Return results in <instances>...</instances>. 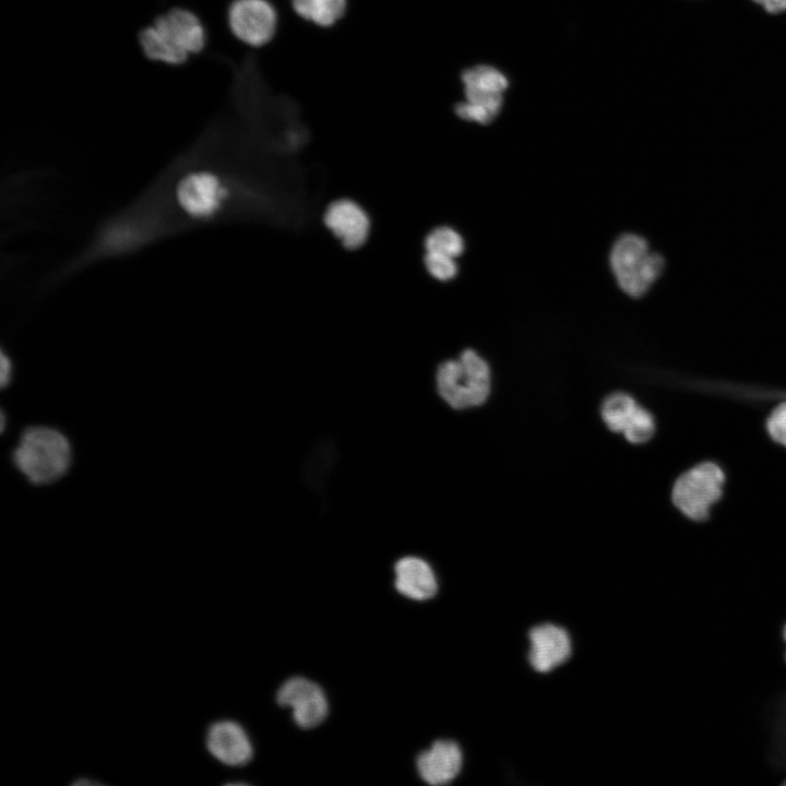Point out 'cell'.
Wrapping results in <instances>:
<instances>
[{"instance_id": "19", "label": "cell", "mask_w": 786, "mask_h": 786, "mask_svg": "<svg viewBox=\"0 0 786 786\" xmlns=\"http://www.w3.org/2000/svg\"><path fill=\"white\" fill-rule=\"evenodd\" d=\"M767 431L777 443L786 446V402L778 405L767 419Z\"/></svg>"}, {"instance_id": "18", "label": "cell", "mask_w": 786, "mask_h": 786, "mask_svg": "<svg viewBox=\"0 0 786 786\" xmlns=\"http://www.w3.org/2000/svg\"><path fill=\"white\" fill-rule=\"evenodd\" d=\"M425 265L428 272L440 281L452 279L457 273L454 258L441 253L426 252Z\"/></svg>"}, {"instance_id": "6", "label": "cell", "mask_w": 786, "mask_h": 786, "mask_svg": "<svg viewBox=\"0 0 786 786\" xmlns=\"http://www.w3.org/2000/svg\"><path fill=\"white\" fill-rule=\"evenodd\" d=\"M724 481L725 476L718 465L711 462L699 464L676 480L674 504L693 521L705 520L722 497Z\"/></svg>"}, {"instance_id": "13", "label": "cell", "mask_w": 786, "mask_h": 786, "mask_svg": "<svg viewBox=\"0 0 786 786\" xmlns=\"http://www.w3.org/2000/svg\"><path fill=\"white\" fill-rule=\"evenodd\" d=\"M324 222L349 249L361 246L369 233V218L366 212L350 200L333 202L325 212Z\"/></svg>"}, {"instance_id": "20", "label": "cell", "mask_w": 786, "mask_h": 786, "mask_svg": "<svg viewBox=\"0 0 786 786\" xmlns=\"http://www.w3.org/2000/svg\"><path fill=\"white\" fill-rule=\"evenodd\" d=\"M11 372H12L11 360L2 352V354H1V370H0V383H1L2 388H4L5 385H8L10 383Z\"/></svg>"}, {"instance_id": "16", "label": "cell", "mask_w": 786, "mask_h": 786, "mask_svg": "<svg viewBox=\"0 0 786 786\" xmlns=\"http://www.w3.org/2000/svg\"><path fill=\"white\" fill-rule=\"evenodd\" d=\"M349 5L350 0H287L285 10L311 26L330 29L345 19Z\"/></svg>"}, {"instance_id": "12", "label": "cell", "mask_w": 786, "mask_h": 786, "mask_svg": "<svg viewBox=\"0 0 786 786\" xmlns=\"http://www.w3.org/2000/svg\"><path fill=\"white\" fill-rule=\"evenodd\" d=\"M529 663L540 672H547L564 663L571 653L567 631L551 623L534 627L529 632Z\"/></svg>"}, {"instance_id": "17", "label": "cell", "mask_w": 786, "mask_h": 786, "mask_svg": "<svg viewBox=\"0 0 786 786\" xmlns=\"http://www.w3.org/2000/svg\"><path fill=\"white\" fill-rule=\"evenodd\" d=\"M425 247L427 252H436L456 258L464 250V240L453 228L442 226L433 229L427 236Z\"/></svg>"}, {"instance_id": "5", "label": "cell", "mask_w": 786, "mask_h": 786, "mask_svg": "<svg viewBox=\"0 0 786 786\" xmlns=\"http://www.w3.org/2000/svg\"><path fill=\"white\" fill-rule=\"evenodd\" d=\"M282 17L274 0H230L225 14L231 36L252 50H261L274 41Z\"/></svg>"}, {"instance_id": "3", "label": "cell", "mask_w": 786, "mask_h": 786, "mask_svg": "<svg viewBox=\"0 0 786 786\" xmlns=\"http://www.w3.org/2000/svg\"><path fill=\"white\" fill-rule=\"evenodd\" d=\"M439 396L454 409L483 404L490 391V369L475 350L465 349L456 359L439 365L436 373Z\"/></svg>"}, {"instance_id": "10", "label": "cell", "mask_w": 786, "mask_h": 786, "mask_svg": "<svg viewBox=\"0 0 786 786\" xmlns=\"http://www.w3.org/2000/svg\"><path fill=\"white\" fill-rule=\"evenodd\" d=\"M465 102L485 110L493 118L502 106V93L508 87L507 76L489 66H476L461 74Z\"/></svg>"}, {"instance_id": "21", "label": "cell", "mask_w": 786, "mask_h": 786, "mask_svg": "<svg viewBox=\"0 0 786 786\" xmlns=\"http://www.w3.org/2000/svg\"><path fill=\"white\" fill-rule=\"evenodd\" d=\"M770 13L786 11V0H753Z\"/></svg>"}, {"instance_id": "8", "label": "cell", "mask_w": 786, "mask_h": 786, "mask_svg": "<svg viewBox=\"0 0 786 786\" xmlns=\"http://www.w3.org/2000/svg\"><path fill=\"white\" fill-rule=\"evenodd\" d=\"M602 417L611 431L622 432L631 443H644L655 432V421L651 413L627 393L608 395L602 405Z\"/></svg>"}, {"instance_id": "4", "label": "cell", "mask_w": 786, "mask_h": 786, "mask_svg": "<svg viewBox=\"0 0 786 786\" xmlns=\"http://www.w3.org/2000/svg\"><path fill=\"white\" fill-rule=\"evenodd\" d=\"M610 265L620 288L633 298L642 297L664 271V258L650 250L635 234L620 236L610 252Z\"/></svg>"}, {"instance_id": "15", "label": "cell", "mask_w": 786, "mask_h": 786, "mask_svg": "<svg viewBox=\"0 0 786 786\" xmlns=\"http://www.w3.org/2000/svg\"><path fill=\"white\" fill-rule=\"evenodd\" d=\"M395 587L402 595L415 599L427 600L438 590L437 579L430 564L415 556L403 557L394 565Z\"/></svg>"}, {"instance_id": "23", "label": "cell", "mask_w": 786, "mask_h": 786, "mask_svg": "<svg viewBox=\"0 0 786 786\" xmlns=\"http://www.w3.org/2000/svg\"><path fill=\"white\" fill-rule=\"evenodd\" d=\"M785 784H786V782H785Z\"/></svg>"}, {"instance_id": "22", "label": "cell", "mask_w": 786, "mask_h": 786, "mask_svg": "<svg viewBox=\"0 0 786 786\" xmlns=\"http://www.w3.org/2000/svg\"><path fill=\"white\" fill-rule=\"evenodd\" d=\"M783 636H784V640L786 641V624H785L784 630H783Z\"/></svg>"}, {"instance_id": "1", "label": "cell", "mask_w": 786, "mask_h": 786, "mask_svg": "<svg viewBox=\"0 0 786 786\" xmlns=\"http://www.w3.org/2000/svg\"><path fill=\"white\" fill-rule=\"evenodd\" d=\"M206 35L196 14L188 9L172 8L144 27L139 41L150 60L177 66L204 49Z\"/></svg>"}, {"instance_id": "14", "label": "cell", "mask_w": 786, "mask_h": 786, "mask_svg": "<svg viewBox=\"0 0 786 786\" xmlns=\"http://www.w3.org/2000/svg\"><path fill=\"white\" fill-rule=\"evenodd\" d=\"M460 747L451 740H438L417 758L420 777L430 785H444L453 781L462 767Z\"/></svg>"}, {"instance_id": "2", "label": "cell", "mask_w": 786, "mask_h": 786, "mask_svg": "<svg viewBox=\"0 0 786 786\" xmlns=\"http://www.w3.org/2000/svg\"><path fill=\"white\" fill-rule=\"evenodd\" d=\"M12 460L29 483L47 485L68 473L72 463V448L61 431L35 426L23 431Z\"/></svg>"}, {"instance_id": "9", "label": "cell", "mask_w": 786, "mask_h": 786, "mask_svg": "<svg viewBox=\"0 0 786 786\" xmlns=\"http://www.w3.org/2000/svg\"><path fill=\"white\" fill-rule=\"evenodd\" d=\"M279 705L291 707L296 724L302 728L320 725L327 714L323 690L314 682L295 677L285 681L277 691Z\"/></svg>"}, {"instance_id": "11", "label": "cell", "mask_w": 786, "mask_h": 786, "mask_svg": "<svg viewBox=\"0 0 786 786\" xmlns=\"http://www.w3.org/2000/svg\"><path fill=\"white\" fill-rule=\"evenodd\" d=\"M205 745L216 760L229 766L245 765L253 755L247 733L233 720L213 723L207 729Z\"/></svg>"}, {"instance_id": "7", "label": "cell", "mask_w": 786, "mask_h": 786, "mask_svg": "<svg viewBox=\"0 0 786 786\" xmlns=\"http://www.w3.org/2000/svg\"><path fill=\"white\" fill-rule=\"evenodd\" d=\"M226 195L227 190L219 178L204 170L184 175L175 188L178 206L193 219L214 216L222 207Z\"/></svg>"}]
</instances>
